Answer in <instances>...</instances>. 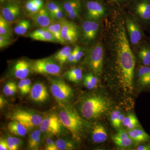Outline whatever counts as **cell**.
I'll return each instance as SVG.
<instances>
[{"mask_svg": "<svg viewBox=\"0 0 150 150\" xmlns=\"http://www.w3.org/2000/svg\"><path fill=\"white\" fill-rule=\"evenodd\" d=\"M7 141L9 150H18L21 144V141L16 137H9L7 139Z\"/></svg>", "mask_w": 150, "mask_h": 150, "instance_id": "cell-33", "label": "cell"}, {"mask_svg": "<svg viewBox=\"0 0 150 150\" xmlns=\"http://www.w3.org/2000/svg\"><path fill=\"white\" fill-rule=\"evenodd\" d=\"M100 29V24L98 21H84L81 25L83 42L84 43H92L96 39Z\"/></svg>", "mask_w": 150, "mask_h": 150, "instance_id": "cell-12", "label": "cell"}, {"mask_svg": "<svg viewBox=\"0 0 150 150\" xmlns=\"http://www.w3.org/2000/svg\"><path fill=\"white\" fill-rule=\"evenodd\" d=\"M86 20L98 21L105 16V8L102 4L96 1H88L85 4Z\"/></svg>", "mask_w": 150, "mask_h": 150, "instance_id": "cell-13", "label": "cell"}, {"mask_svg": "<svg viewBox=\"0 0 150 150\" xmlns=\"http://www.w3.org/2000/svg\"><path fill=\"white\" fill-rule=\"evenodd\" d=\"M83 84L88 89H93L94 88L90 81L85 76L83 77Z\"/></svg>", "mask_w": 150, "mask_h": 150, "instance_id": "cell-46", "label": "cell"}, {"mask_svg": "<svg viewBox=\"0 0 150 150\" xmlns=\"http://www.w3.org/2000/svg\"><path fill=\"white\" fill-rule=\"evenodd\" d=\"M51 33V34L55 38L57 43H60L62 45L67 44L64 40L62 38V33H61V29L56 28L54 26L53 23H51L48 27L46 28Z\"/></svg>", "mask_w": 150, "mask_h": 150, "instance_id": "cell-30", "label": "cell"}, {"mask_svg": "<svg viewBox=\"0 0 150 150\" xmlns=\"http://www.w3.org/2000/svg\"><path fill=\"white\" fill-rule=\"evenodd\" d=\"M0 150H9L8 144L7 140L1 139L0 140Z\"/></svg>", "mask_w": 150, "mask_h": 150, "instance_id": "cell-45", "label": "cell"}, {"mask_svg": "<svg viewBox=\"0 0 150 150\" xmlns=\"http://www.w3.org/2000/svg\"><path fill=\"white\" fill-rule=\"evenodd\" d=\"M5 103V100L4 99L3 96H1V97H0V107H1V108H2L4 106Z\"/></svg>", "mask_w": 150, "mask_h": 150, "instance_id": "cell-52", "label": "cell"}, {"mask_svg": "<svg viewBox=\"0 0 150 150\" xmlns=\"http://www.w3.org/2000/svg\"><path fill=\"white\" fill-rule=\"evenodd\" d=\"M125 25L130 45L137 48L144 41V34L142 27L134 18L125 16Z\"/></svg>", "mask_w": 150, "mask_h": 150, "instance_id": "cell-9", "label": "cell"}, {"mask_svg": "<svg viewBox=\"0 0 150 150\" xmlns=\"http://www.w3.org/2000/svg\"><path fill=\"white\" fill-rule=\"evenodd\" d=\"M46 8L54 21L64 19L65 13L62 4L54 1H50L46 4Z\"/></svg>", "mask_w": 150, "mask_h": 150, "instance_id": "cell-20", "label": "cell"}, {"mask_svg": "<svg viewBox=\"0 0 150 150\" xmlns=\"http://www.w3.org/2000/svg\"><path fill=\"white\" fill-rule=\"evenodd\" d=\"M25 85L28 92H30L31 90V81L29 79H25Z\"/></svg>", "mask_w": 150, "mask_h": 150, "instance_id": "cell-49", "label": "cell"}, {"mask_svg": "<svg viewBox=\"0 0 150 150\" xmlns=\"http://www.w3.org/2000/svg\"><path fill=\"white\" fill-rule=\"evenodd\" d=\"M128 133L132 140L137 143L148 142L150 139L149 135L142 129L135 128L129 130Z\"/></svg>", "mask_w": 150, "mask_h": 150, "instance_id": "cell-23", "label": "cell"}, {"mask_svg": "<svg viewBox=\"0 0 150 150\" xmlns=\"http://www.w3.org/2000/svg\"><path fill=\"white\" fill-rule=\"evenodd\" d=\"M27 37L33 40L45 42L57 43L54 36L47 28H40L30 33L27 35Z\"/></svg>", "mask_w": 150, "mask_h": 150, "instance_id": "cell-18", "label": "cell"}, {"mask_svg": "<svg viewBox=\"0 0 150 150\" xmlns=\"http://www.w3.org/2000/svg\"><path fill=\"white\" fill-rule=\"evenodd\" d=\"M10 117L12 120L18 121L27 129L40 126L43 119L38 112L22 108L13 110L10 114Z\"/></svg>", "mask_w": 150, "mask_h": 150, "instance_id": "cell-5", "label": "cell"}, {"mask_svg": "<svg viewBox=\"0 0 150 150\" xmlns=\"http://www.w3.org/2000/svg\"><path fill=\"white\" fill-rule=\"evenodd\" d=\"M109 100L103 96L93 95L86 97L81 101L80 109L84 118L93 120L101 117L110 109Z\"/></svg>", "mask_w": 150, "mask_h": 150, "instance_id": "cell-3", "label": "cell"}, {"mask_svg": "<svg viewBox=\"0 0 150 150\" xmlns=\"http://www.w3.org/2000/svg\"><path fill=\"white\" fill-rule=\"evenodd\" d=\"M150 71V66H146L141 65L138 68L137 71V76L138 79L144 76L145 75L147 74Z\"/></svg>", "mask_w": 150, "mask_h": 150, "instance_id": "cell-37", "label": "cell"}, {"mask_svg": "<svg viewBox=\"0 0 150 150\" xmlns=\"http://www.w3.org/2000/svg\"><path fill=\"white\" fill-rule=\"evenodd\" d=\"M31 18L34 24L40 28H46L54 21L46 7H42Z\"/></svg>", "mask_w": 150, "mask_h": 150, "instance_id": "cell-16", "label": "cell"}, {"mask_svg": "<svg viewBox=\"0 0 150 150\" xmlns=\"http://www.w3.org/2000/svg\"><path fill=\"white\" fill-rule=\"evenodd\" d=\"M17 90L16 83L13 81L8 82L6 84L3 88L4 94L6 96H11L15 94Z\"/></svg>", "mask_w": 150, "mask_h": 150, "instance_id": "cell-31", "label": "cell"}, {"mask_svg": "<svg viewBox=\"0 0 150 150\" xmlns=\"http://www.w3.org/2000/svg\"><path fill=\"white\" fill-rule=\"evenodd\" d=\"M92 139L95 143L104 142L107 139V133L104 126L101 124L95 125L91 131Z\"/></svg>", "mask_w": 150, "mask_h": 150, "instance_id": "cell-22", "label": "cell"}, {"mask_svg": "<svg viewBox=\"0 0 150 150\" xmlns=\"http://www.w3.org/2000/svg\"><path fill=\"white\" fill-rule=\"evenodd\" d=\"M59 150H71L76 148V144L73 141L67 139H58L56 142Z\"/></svg>", "mask_w": 150, "mask_h": 150, "instance_id": "cell-28", "label": "cell"}, {"mask_svg": "<svg viewBox=\"0 0 150 150\" xmlns=\"http://www.w3.org/2000/svg\"><path fill=\"white\" fill-rule=\"evenodd\" d=\"M63 126L59 116L51 114L43 118L40 125V129L43 133L57 136L62 133Z\"/></svg>", "mask_w": 150, "mask_h": 150, "instance_id": "cell-10", "label": "cell"}, {"mask_svg": "<svg viewBox=\"0 0 150 150\" xmlns=\"http://www.w3.org/2000/svg\"><path fill=\"white\" fill-rule=\"evenodd\" d=\"M51 58L38 59L30 62L32 71L41 74L59 76L62 72L61 65Z\"/></svg>", "mask_w": 150, "mask_h": 150, "instance_id": "cell-8", "label": "cell"}, {"mask_svg": "<svg viewBox=\"0 0 150 150\" xmlns=\"http://www.w3.org/2000/svg\"><path fill=\"white\" fill-rule=\"evenodd\" d=\"M104 59V48L100 41L87 50L84 62L92 73L97 76H100L103 70Z\"/></svg>", "mask_w": 150, "mask_h": 150, "instance_id": "cell-4", "label": "cell"}, {"mask_svg": "<svg viewBox=\"0 0 150 150\" xmlns=\"http://www.w3.org/2000/svg\"><path fill=\"white\" fill-rule=\"evenodd\" d=\"M30 26L31 23L29 20H21L16 23L14 28V32L18 35H25L30 29Z\"/></svg>", "mask_w": 150, "mask_h": 150, "instance_id": "cell-25", "label": "cell"}, {"mask_svg": "<svg viewBox=\"0 0 150 150\" xmlns=\"http://www.w3.org/2000/svg\"><path fill=\"white\" fill-rule=\"evenodd\" d=\"M101 42L108 55V69L126 92L132 93L136 59L125 25V16L114 10L105 19Z\"/></svg>", "mask_w": 150, "mask_h": 150, "instance_id": "cell-1", "label": "cell"}, {"mask_svg": "<svg viewBox=\"0 0 150 150\" xmlns=\"http://www.w3.org/2000/svg\"><path fill=\"white\" fill-rule=\"evenodd\" d=\"M137 150H150V144L141 145L137 149Z\"/></svg>", "mask_w": 150, "mask_h": 150, "instance_id": "cell-50", "label": "cell"}, {"mask_svg": "<svg viewBox=\"0 0 150 150\" xmlns=\"http://www.w3.org/2000/svg\"><path fill=\"white\" fill-rule=\"evenodd\" d=\"M59 117L63 123L71 134L73 139L80 141L87 129L90 126L79 115L74 108L67 104H60Z\"/></svg>", "mask_w": 150, "mask_h": 150, "instance_id": "cell-2", "label": "cell"}, {"mask_svg": "<svg viewBox=\"0 0 150 150\" xmlns=\"http://www.w3.org/2000/svg\"><path fill=\"white\" fill-rule=\"evenodd\" d=\"M122 124L129 130L135 129L139 126V122L136 116L134 114H129L124 117Z\"/></svg>", "mask_w": 150, "mask_h": 150, "instance_id": "cell-29", "label": "cell"}, {"mask_svg": "<svg viewBox=\"0 0 150 150\" xmlns=\"http://www.w3.org/2000/svg\"><path fill=\"white\" fill-rule=\"evenodd\" d=\"M32 71L30 62L25 59L18 60L14 64L12 69L13 74L20 79H26Z\"/></svg>", "mask_w": 150, "mask_h": 150, "instance_id": "cell-17", "label": "cell"}, {"mask_svg": "<svg viewBox=\"0 0 150 150\" xmlns=\"http://www.w3.org/2000/svg\"><path fill=\"white\" fill-rule=\"evenodd\" d=\"M66 15L78 8H81L80 0H65L62 4Z\"/></svg>", "mask_w": 150, "mask_h": 150, "instance_id": "cell-26", "label": "cell"}, {"mask_svg": "<svg viewBox=\"0 0 150 150\" xmlns=\"http://www.w3.org/2000/svg\"><path fill=\"white\" fill-rule=\"evenodd\" d=\"M5 1L6 0H0V1H1V3H4Z\"/></svg>", "mask_w": 150, "mask_h": 150, "instance_id": "cell-54", "label": "cell"}, {"mask_svg": "<svg viewBox=\"0 0 150 150\" xmlns=\"http://www.w3.org/2000/svg\"><path fill=\"white\" fill-rule=\"evenodd\" d=\"M41 8L35 5L33 0H29L25 4V11L30 17L37 13Z\"/></svg>", "mask_w": 150, "mask_h": 150, "instance_id": "cell-32", "label": "cell"}, {"mask_svg": "<svg viewBox=\"0 0 150 150\" xmlns=\"http://www.w3.org/2000/svg\"><path fill=\"white\" fill-rule=\"evenodd\" d=\"M130 1H132V0H110L111 2L118 3V4L125 3Z\"/></svg>", "mask_w": 150, "mask_h": 150, "instance_id": "cell-53", "label": "cell"}, {"mask_svg": "<svg viewBox=\"0 0 150 150\" xmlns=\"http://www.w3.org/2000/svg\"><path fill=\"white\" fill-rule=\"evenodd\" d=\"M121 114V112L119 110H115L113 111L110 117V120L112 123V126L114 128H116V123H117V121Z\"/></svg>", "mask_w": 150, "mask_h": 150, "instance_id": "cell-40", "label": "cell"}, {"mask_svg": "<svg viewBox=\"0 0 150 150\" xmlns=\"http://www.w3.org/2000/svg\"><path fill=\"white\" fill-rule=\"evenodd\" d=\"M74 49L76 52V58H75L74 63H76L83 57L84 55V53L80 46H76Z\"/></svg>", "mask_w": 150, "mask_h": 150, "instance_id": "cell-41", "label": "cell"}, {"mask_svg": "<svg viewBox=\"0 0 150 150\" xmlns=\"http://www.w3.org/2000/svg\"><path fill=\"white\" fill-rule=\"evenodd\" d=\"M72 51L71 48L69 46H66L63 47L61 50L58 51L56 54L54 55V59H55L57 62H59L62 57L65 56L66 54L71 52Z\"/></svg>", "mask_w": 150, "mask_h": 150, "instance_id": "cell-34", "label": "cell"}, {"mask_svg": "<svg viewBox=\"0 0 150 150\" xmlns=\"http://www.w3.org/2000/svg\"><path fill=\"white\" fill-rule=\"evenodd\" d=\"M139 83L142 86L146 87L150 86V71L144 76L138 79Z\"/></svg>", "mask_w": 150, "mask_h": 150, "instance_id": "cell-38", "label": "cell"}, {"mask_svg": "<svg viewBox=\"0 0 150 150\" xmlns=\"http://www.w3.org/2000/svg\"><path fill=\"white\" fill-rule=\"evenodd\" d=\"M1 14L8 23L15 22L21 16L20 6L17 3H8L3 7Z\"/></svg>", "mask_w": 150, "mask_h": 150, "instance_id": "cell-14", "label": "cell"}, {"mask_svg": "<svg viewBox=\"0 0 150 150\" xmlns=\"http://www.w3.org/2000/svg\"><path fill=\"white\" fill-rule=\"evenodd\" d=\"M50 90L54 98L60 104H67L73 96L72 89L61 79L50 78Z\"/></svg>", "mask_w": 150, "mask_h": 150, "instance_id": "cell-7", "label": "cell"}, {"mask_svg": "<svg viewBox=\"0 0 150 150\" xmlns=\"http://www.w3.org/2000/svg\"><path fill=\"white\" fill-rule=\"evenodd\" d=\"M18 87L22 94L25 95L28 93L25 85V79H21L18 84Z\"/></svg>", "mask_w": 150, "mask_h": 150, "instance_id": "cell-42", "label": "cell"}, {"mask_svg": "<svg viewBox=\"0 0 150 150\" xmlns=\"http://www.w3.org/2000/svg\"><path fill=\"white\" fill-rule=\"evenodd\" d=\"M46 148L47 150H58L59 149L56 146V142L51 139V138H48L46 141Z\"/></svg>", "mask_w": 150, "mask_h": 150, "instance_id": "cell-39", "label": "cell"}, {"mask_svg": "<svg viewBox=\"0 0 150 150\" xmlns=\"http://www.w3.org/2000/svg\"><path fill=\"white\" fill-rule=\"evenodd\" d=\"M13 38L0 35V48H6L11 45L13 42Z\"/></svg>", "mask_w": 150, "mask_h": 150, "instance_id": "cell-36", "label": "cell"}, {"mask_svg": "<svg viewBox=\"0 0 150 150\" xmlns=\"http://www.w3.org/2000/svg\"><path fill=\"white\" fill-rule=\"evenodd\" d=\"M30 97L32 100L38 103L45 102L49 97L46 86L42 83L34 84L30 90Z\"/></svg>", "mask_w": 150, "mask_h": 150, "instance_id": "cell-15", "label": "cell"}, {"mask_svg": "<svg viewBox=\"0 0 150 150\" xmlns=\"http://www.w3.org/2000/svg\"><path fill=\"white\" fill-rule=\"evenodd\" d=\"M33 1L35 3V5L38 6L40 8H42L43 7V0H33Z\"/></svg>", "mask_w": 150, "mask_h": 150, "instance_id": "cell-51", "label": "cell"}, {"mask_svg": "<svg viewBox=\"0 0 150 150\" xmlns=\"http://www.w3.org/2000/svg\"><path fill=\"white\" fill-rule=\"evenodd\" d=\"M112 139L115 144L121 148H129L133 143V141L128 133L122 129L112 136Z\"/></svg>", "mask_w": 150, "mask_h": 150, "instance_id": "cell-21", "label": "cell"}, {"mask_svg": "<svg viewBox=\"0 0 150 150\" xmlns=\"http://www.w3.org/2000/svg\"><path fill=\"white\" fill-rule=\"evenodd\" d=\"M131 11L142 28L150 29V0H132Z\"/></svg>", "mask_w": 150, "mask_h": 150, "instance_id": "cell-6", "label": "cell"}, {"mask_svg": "<svg viewBox=\"0 0 150 150\" xmlns=\"http://www.w3.org/2000/svg\"><path fill=\"white\" fill-rule=\"evenodd\" d=\"M8 129L12 134L24 137L27 133V129L18 121L12 120L8 125Z\"/></svg>", "mask_w": 150, "mask_h": 150, "instance_id": "cell-24", "label": "cell"}, {"mask_svg": "<svg viewBox=\"0 0 150 150\" xmlns=\"http://www.w3.org/2000/svg\"><path fill=\"white\" fill-rule=\"evenodd\" d=\"M75 58H76V52L75 49H74L72 51L71 54L68 58L67 61L70 63H74Z\"/></svg>", "mask_w": 150, "mask_h": 150, "instance_id": "cell-47", "label": "cell"}, {"mask_svg": "<svg viewBox=\"0 0 150 150\" xmlns=\"http://www.w3.org/2000/svg\"><path fill=\"white\" fill-rule=\"evenodd\" d=\"M0 35L13 38L12 33L10 26L9 23L0 15Z\"/></svg>", "mask_w": 150, "mask_h": 150, "instance_id": "cell-27", "label": "cell"}, {"mask_svg": "<svg viewBox=\"0 0 150 150\" xmlns=\"http://www.w3.org/2000/svg\"><path fill=\"white\" fill-rule=\"evenodd\" d=\"M83 74L82 70L81 68H74L67 71L64 74V76L68 80L71 78Z\"/></svg>", "mask_w": 150, "mask_h": 150, "instance_id": "cell-35", "label": "cell"}, {"mask_svg": "<svg viewBox=\"0 0 150 150\" xmlns=\"http://www.w3.org/2000/svg\"><path fill=\"white\" fill-rule=\"evenodd\" d=\"M137 56L142 65L150 66V42L144 40L137 48Z\"/></svg>", "mask_w": 150, "mask_h": 150, "instance_id": "cell-19", "label": "cell"}, {"mask_svg": "<svg viewBox=\"0 0 150 150\" xmlns=\"http://www.w3.org/2000/svg\"><path fill=\"white\" fill-rule=\"evenodd\" d=\"M60 21L62 23L61 33L62 38L67 44L76 43L80 35V31L77 25L74 23L65 19Z\"/></svg>", "mask_w": 150, "mask_h": 150, "instance_id": "cell-11", "label": "cell"}, {"mask_svg": "<svg viewBox=\"0 0 150 150\" xmlns=\"http://www.w3.org/2000/svg\"><path fill=\"white\" fill-rule=\"evenodd\" d=\"M81 8H78L67 14V16L70 19L75 20L79 18L80 15Z\"/></svg>", "mask_w": 150, "mask_h": 150, "instance_id": "cell-43", "label": "cell"}, {"mask_svg": "<svg viewBox=\"0 0 150 150\" xmlns=\"http://www.w3.org/2000/svg\"><path fill=\"white\" fill-rule=\"evenodd\" d=\"M124 117H124V115H123V114H121V113L119 118H118L117 123H116V128H115V129H118V128H120V126H121V123L123 122Z\"/></svg>", "mask_w": 150, "mask_h": 150, "instance_id": "cell-48", "label": "cell"}, {"mask_svg": "<svg viewBox=\"0 0 150 150\" xmlns=\"http://www.w3.org/2000/svg\"><path fill=\"white\" fill-rule=\"evenodd\" d=\"M85 76L91 82V83L92 84L94 88H96L98 83V79L92 73H88Z\"/></svg>", "mask_w": 150, "mask_h": 150, "instance_id": "cell-44", "label": "cell"}]
</instances>
